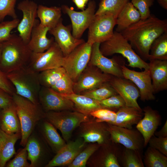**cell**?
<instances>
[{"label": "cell", "instance_id": "6da1fadb", "mask_svg": "<svg viewBox=\"0 0 167 167\" xmlns=\"http://www.w3.org/2000/svg\"><path fill=\"white\" fill-rule=\"evenodd\" d=\"M167 31V20L151 15L146 19H140L120 33L146 61L149 60L150 47L154 41Z\"/></svg>", "mask_w": 167, "mask_h": 167}, {"label": "cell", "instance_id": "7a4b0ae2", "mask_svg": "<svg viewBox=\"0 0 167 167\" xmlns=\"http://www.w3.org/2000/svg\"><path fill=\"white\" fill-rule=\"evenodd\" d=\"M32 53L19 35L11 34L2 42L0 69L7 74L28 66Z\"/></svg>", "mask_w": 167, "mask_h": 167}, {"label": "cell", "instance_id": "3957f363", "mask_svg": "<svg viewBox=\"0 0 167 167\" xmlns=\"http://www.w3.org/2000/svg\"><path fill=\"white\" fill-rule=\"evenodd\" d=\"M12 97L21 126L20 144L24 147L37 124L45 118V112L40 104H35L16 93Z\"/></svg>", "mask_w": 167, "mask_h": 167}, {"label": "cell", "instance_id": "277c9868", "mask_svg": "<svg viewBox=\"0 0 167 167\" xmlns=\"http://www.w3.org/2000/svg\"><path fill=\"white\" fill-rule=\"evenodd\" d=\"M6 75L15 88L16 94L39 104V95L41 86L38 73L27 66Z\"/></svg>", "mask_w": 167, "mask_h": 167}, {"label": "cell", "instance_id": "5b68a950", "mask_svg": "<svg viewBox=\"0 0 167 167\" xmlns=\"http://www.w3.org/2000/svg\"><path fill=\"white\" fill-rule=\"evenodd\" d=\"M100 49L106 57L115 54H121L127 59L128 66L138 68L142 70L143 69H149L148 63L136 53L129 42L120 32L114 31L109 39L101 43Z\"/></svg>", "mask_w": 167, "mask_h": 167}, {"label": "cell", "instance_id": "8992f818", "mask_svg": "<svg viewBox=\"0 0 167 167\" xmlns=\"http://www.w3.org/2000/svg\"><path fill=\"white\" fill-rule=\"evenodd\" d=\"M65 110L45 113V119L61 132L63 139L68 142L74 130L81 124L89 121L88 115L77 111Z\"/></svg>", "mask_w": 167, "mask_h": 167}, {"label": "cell", "instance_id": "52a82bcc", "mask_svg": "<svg viewBox=\"0 0 167 167\" xmlns=\"http://www.w3.org/2000/svg\"><path fill=\"white\" fill-rule=\"evenodd\" d=\"M92 45L87 42L78 46L64 58L62 66L74 82L88 65Z\"/></svg>", "mask_w": 167, "mask_h": 167}, {"label": "cell", "instance_id": "ba28073f", "mask_svg": "<svg viewBox=\"0 0 167 167\" xmlns=\"http://www.w3.org/2000/svg\"><path fill=\"white\" fill-rule=\"evenodd\" d=\"M64 56L55 41L45 51L32 53L28 66L38 73L49 69L62 67Z\"/></svg>", "mask_w": 167, "mask_h": 167}, {"label": "cell", "instance_id": "9c48e42d", "mask_svg": "<svg viewBox=\"0 0 167 167\" xmlns=\"http://www.w3.org/2000/svg\"><path fill=\"white\" fill-rule=\"evenodd\" d=\"M117 18L107 14L95 15L88 28V43H102L109 39L113 34V28L116 25Z\"/></svg>", "mask_w": 167, "mask_h": 167}, {"label": "cell", "instance_id": "30bf717a", "mask_svg": "<svg viewBox=\"0 0 167 167\" xmlns=\"http://www.w3.org/2000/svg\"><path fill=\"white\" fill-rule=\"evenodd\" d=\"M25 146L31 167H45L49 161V147L36 127L28 137Z\"/></svg>", "mask_w": 167, "mask_h": 167}, {"label": "cell", "instance_id": "8fae6325", "mask_svg": "<svg viewBox=\"0 0 167 167\" xmlns=\"http://www.w3.org/2000/svg\"><path fill=\"white\" fill-rule=\"evenodd\" d=\"M96 5L94 1H90L87 7L81 11H75L72 7L63 5L62 10L68 15L72 24V35L75 38L80 39L85 31L88 28L94 18Z\"/></svg>", "mask_w": 167, "mask_h": 167}, {"label": "cell", "instance_id": "7c38bea8", "mask_svg": "<svg viewBox=\"0 0 167 167\" xmlns=\"http://www.w3.org/2000/svg\"><path fill=\"white\" fill-rule=\"evenodd\" d=\"M100 44L96 42L92 45L88 65L96 66L105 73L123 78L121 66L125 62L123 58L120 56H115L111 58H107L100 50Z\"/></svg>", "mask_w": 167, "mask_h": 167}, {"label": "cell", "instance_id": "4fadbf2b", "mask_svg": "<svg viewBox=\"0 0 167 167\" xmlns=\"http://www.w3.org/2000/svg\"><path fill=\"white\" fill-rule=\"evenodd\" d=\"M112 75L105 73L96 66L88 65L74 83V93L80 94L109 82Z\"/></svg>", "mask_w": 167, "mask_h": 167}, {"label": "cell", "instance_id": "5bb4252c", "mask_svg": "<svg viewBox=\"0 0 167 167\" xmlns=\"http://www.w3.org/2000/svg\"><path fill=\"white\" fill-rule=\"evenodd\" d=\"M108 125L111 140L122 145L125 148L141 151L144 147V139L137 129H128L114 125Z\"/></svg>", "mask_w": 167, "mask_h": 167}, {"label": "cell", "instance_id": "9a60e30c", "mask_svg": "<svg viewBox=\"0 0 167 167\" xmlns=\"http://www.w3.org/2000/svg\"><path fill=\"white\" fill-rule=\"evenodd\" d=\"M39 104L46 113L75 109L74 103L51 88L41 87L39 93Z\"/></svg>", "mask_w": 167, "mask_h": 167}, {"label": "cell", "instance_id": "2e32d148", "mask_svg": "<svg viewBox=\"0 0 167 167\" xmlns=\"http://www.w3.org/2000/svg\"><path fill=\"white\" fill-rule=\"evenodd\" d=\"M125 64L121 66L123 78L131 81L137 87L140 100L143 101L154 100L155 97L149 69L137 71L129 69Z\"/></svg>", "mask_w": 167, "mask_h": 167}, {"label": "cell", "instance_id": "e0dca14e", "mask_svg": "<svg viewBox=\"0 0 167 167\" xmlns=\"http://www.w3.org/2000/svg\"><path fill=\"white\" fill-rule=\"evenodd\" d=\"M79 126L80 136L86 143H96L101 146L111 141L108 123L106 122L89 120Z\"/></svg>", "mask_w": 167, "mask_h": 167}, {"label": "cell", "instance_id": "ac0fdd59", "mask_svg": "<svg viewBox=\"0 0 167 167\" xmlns=\"http://www.w3.org/2000/svg\"><path fill=\"white\" fill-rule=\"evenodd\" d=\"M38 5L35 2L24 0L18 4L17 8L23 13V18L17 28L19 35L27 44L29 41L31 33L37 17Z\"/></svg>", "mask_w": 167, "mask_h": 167}, {"label": "cell", "instance_id": "d6986e66", "mask_svg": "<svg viewBox=\"0 0 167 167\" xmlns=\"http://www.w3.org/2000/svg\"><path fill=\"white\" fill-rule=\"evenodd\" d=\"M109 83L124 100L126 106L134 107L143 111L137 101L140 96L139 89L132 82L123 77L112 76Z\"/></svg>", "mask_w": 167, "mask_h": 167}, {"label": "cell", "instance_id": "ffe728a7", "mask_svg": "<svg viewBox=\"0 0 167 167\" xmlns=\"http://www.w3.org/2000/svg\"><path fill=\"white\" fill-rule=\"evenodd\" d=\"M71 28L70 25H64L61 19L54 28L49 31L54 36L55 41L59 47L64 57L85 42L83 39L74 37L71 33Z\"/></svg>", "mask_w": 167, "mask_h": 167}, {"label": "cell", "instance_id": "44dd1931", "mask_svg": "<svg viewBox=\"0 0 167 167\" xmlns=\"http://www.w3.org/2000/svg\"><path fill=\"white\" fill-rule=\"evenodd\" d=\"M86 143L81 138L68 142L56 154L45 167L68 165L83 150Z\"/></svg>", "mask_w": 167, "mask_h": 167}, {"label": "cell", "instance_id": "7402d4cb", "mask_svg": "<svg viewBox=\"0 0 167 167\" xmlns=\"http://www.w3.org/2000/svg\"><path fill=\"white\" fill-rule=\"evenodd\" d=\"M142 110L144 117L136 124V128L143 137L144 147H145L158 127L161 124V118L158 111L150 106L145 107Z\"/></svg>", "mask_w": 167, "mask_h": 167}, {"label": "cell", "instance_id": "603a6c76", "mask_svg": "<svg viewBox=\"0 0 167 167\" xmlns=\"http://www.w3.org/2000/svg\"><path fill=\"white\" fill-rule=\"evenodd\" d=\"M50 29L42 26L36 19L31 33L30 39L28 45L33 53L43 52L47 50L54 41V38L47 36Z\"/></svg>", "mask_w": 167, "mask_h": 167}, {"label": "cell", "instance_id": "cb8c5ba5", "mask_svg": "<svg viewBox=\"0 0 167 167\" xmlns=\"http://www.w3.org/2000/svg\"><path fill=\"white\" fill-rule=\"evenodd\" d=\"M150 71L154 93L167 89V60H149Z\"/></svg>", "mask_w": 167, "mask_h": 167}, {"label": "cell", "instance_id": "d4e9b609", "mask_svg": "<svg viewBox=\"0 0 167 167\" xmlns=\"http://www.w3.org/2000/svg\"><path fill=\"white\" fill-rule=\"evenodd\" d=\"M36 128L52 151L56 154L66 144L56 128L45 119L41 120Z\"/></svg>", "mask_w": 167, "mask_h": 167}, {"label": "cell", "instance_id": "484cf974", "mask_svg": "<svg viewBox=\"0 0 167 167\" xmlns=\"http://www.w3.org/2000/svg\"><path fill=\"white\" fill-rule=\"evenodd\" d=\"M96 159V164L103 167H120L119 157L122 149L120 144L111 141L101 145Z\"/></svg>", "mask_w": 167, "mask_h": 167}, {"label": "cell", "instance_id": "4316f807", "mask_svg": "<svg viewBox=\"0 0 167 167\" xmlns=\"http://www.w3.org/2000/svg\"><path fill=\"white\" fill-rule=\"evenodd\" d=\"M0 128L10 135L21 133L20 122L13 102L7 107L0 109Z\"/></svg>", "mask_w": 167, "mask_h": 167}, {"label": "cell", "instance_id": "83f0119b", "mask_svg": "<svg viewBox=\"0 0 167 167\" xmlns=\"http://www.w3.org/2000/svg\"><path fill=\"white\" fill-rule=\"evenodd\" d=\"M21 133L10 135L0 128V167H4L16 153L15 145L21 138Z\"/></svg>", "mask_w": 167, "mask_h": 167}, {"label": "cell", "instance_id": "f1b7e54d", "mask_svg": "<svg viewBox=\"0 0 167 167\" xmlns=\"http://www.w3.org/2000/svg\"><path fill=\"white\" fill-rule=\"evenodd\" d=\"M116 113V119L113 125L128 129H132V126L137 124L143 115V111L126 105L118 109Z\"/></svg>", "mask_w": 167, "mask_h": 167}, {"label": "cell", "instance_id": "f546056e", "mask_svg": "<svg viewBox=\"0 0 167 167\" xmlns=\"http://www.w3.org/2000/svg\"><path fill=\"white\" fill-rule=\"evenodd\" d=\"M61 94L74 103L76 111L85 114L90 115L92 112L102 108L98 101L81 94Z\"/></svg>", "mask_w": 167, "mask_h": 167}, {"label": "cell", "instance_id": "4dcf8cb0", "mask_svg": "<svg viewBox=\"0 0 167 167\" xmlns=\"http://www.w3.org/2000/svg\"><path fill=\"white\" fill-rule=\"evenodd\" d=\"M140 19L139 11L129 1L117 18V27L115 31L121 32Z\"/></svg>", "mask_w": 167, "mask_h": 167}, {"label": "cell", "instance_id": "1f68e13d", "mask_svg": "<svg viewBox=\"0 0 167 167\" xmlns=\"http://www.w3.org/2000/svg\"><path fill=\"white\" fill-rule=\"evenodd\" d=\"M62 11L60 7H48L39 5L37 7V17L41 25L50 29L54 28L62 19Z\"/></svg>", "mask_w": 167, "mask_h": 167}, {"label": "cell", "instance_id": "d6a6232c", "mask_svg": "<svg viewBox=\"0 0 167 167\" xmlns=\"http://www.w3.org/2000/svg\"><path fill=\"white\" fill-rule=\"evenodd\" d=\"M119 164L124 167H144L141 151L122 148L119 158Z\"/></svg>", "mask_w": 167, "mask_h": 167}, {"label": "cell", "instance_id": "836d02e7", "mask_svg": "<svg viewBox=\"0 0 167 167\" xmlns=\"http://www.w3.org/2000/svg\"><path fill=\"white\" fill-rule=\"evenodd\" d=\"M129 0H100L99 7L95 15L107 14L112 15L117 18Z\"/></svg>", "mask_w": 167, "mask_h": 167}, {"label": "cell", "instance_id": "e575fe53", "mask_svg": "<svg viewBox=\"0 0 167 167\" xmlns=\"http://www.w3.org/2000/svg\"><path fill=\"white\" fill-rule=\"evenodd\" d=\"M66 72L62 67L48 69L38 73L41 87L51 88Z\"/></svg>", "mask_w": 167, "mask_h": 167}, {"label": "cell", "instance_id": "d590c367", "mask_svg": "<svg viewBox=\"0 0 167 167\" xmlns=\"http://www.w3.org/2000/svg\"><path fill=\"white\" fill-rule=\"evenodd\" d=\"M167 60V31L156 38L150 47L149 60Z\"/></svg>", "mask_w": 167, "mask_h": 167}, {"label": "cell", "instance_id": "8d00e7d4", "mask_svg": "<svg viewBox=\"0 0 167 167\" xmlns=\"http://www.w3.org/2000/svg\"><path fill=\"white\" fill-rule=\"evenodd\" d=\"M143 162L146 167H167V156L149 146L145 152Z\"/></svg>", "mask_w": 167, "mask_h": 167}, {"label": "cell", "instance_id": "74e56055", "mask_svg": "<svg viewBox=\"0 0 167 167\" xmlns=\"http://www.w3.org/2000/svg\"><path fill=\"white\" fill-rule=\"evenodd\" d=\"M80 94L100 101L118 94L109 82L97 88L84 92Z\"/></svg>", "mask_w": 167, "mask_h": 167}, {"label": "cell", "instance_id": "f35d334b", "mask_svg": "<svg viewBox=\"0 0 167 167\" xmlns=\"http://www.w3.org/2000/svg\"><path fill=\"white\" fill-rule=\"evenodd\" d=\"M101 145L97 143L89 145L82 151L73 161L68 166L69 167H85L90 157L95 152Z\"/></svg>", "mask_w": 167, "mask_h": 167}, {"label": "cell", "instance_id": "ab89813d", "mask_svg": "<svg viewBox=\"0 0 167 167\" xmlns=\"http://www.w3.org/2000/svg\"><path fill=\"white\" fill-rule=\"evenodd\" d=\"M74 82L66 73L51 88L62 94L74 93L73 86Z\"/></svg>", "mask_w": 167, "mask_h": 167}, {"label": "cell", "instance_id": "60d3db41", "mask_svg": "<svg viewBox=\"0 0 167 167\" xmlns=\"http://www.w3.org/2000/svg\"><path fill=\"white\" fill-rule=\"evenodd\" d=\"M90 115L96 118L98 122H105L113 125L116 117V112L111 109L102 108L91 112Z\"/></svg>", "mask_w": 167, "mask_h": 167}, {"label": "cell", "instance_id": "b9f144b4", "mask_svg": "<svg viewBox=\"0 0 167 167\" xmlns=\"http://www.w3.org/2000/svg\"><path fill=\"white\" fill-rule=\"evenodd\" d=\"M14 158L8 161L6 167H31L30 163L28 161V152L25 146L19 149Z\"/></svg>", "mask_w": 167, "mask_h": 167}, {"label": "cell", "instance_id": "7bdbcfd3", "mask_svg": "<svg viewBox=\"0 0 167 167\" xmlns=\"http://www.w3.org/2000/svg\"><path fill=\"white\" fill-rule=\"evenodd\" d=\"M17 0H0V22L7 16L13 19L17 18L15 10Z\"/></svg>", "mask_w": 167, "mask_h": 167}, {"label": "cell", "instance_id": "ee69618b", "mask_svg": "<svg viewBox=\"0 0 167 167\" xmlns=\"http://www.w3.org/2000/svg\"><path fill=\"white\" fill-rule=\"evenodd\" d=\"M19 22V19L17 18L0 22V42L5 41L10 38L12 34L11 32L17 28Z\"/></svg>", "mask_w": 167, "mask_h": 167}, {"label": "cell", "instance_id": "f6af8a7d", "mask_svg": "<svg viewBox=\"0 0 167 167\" xmlns=\"http://www.w3.org/2000/svg\"><path fill=\"white\" fill-rule=\"evenodd\" d=\"M154 1V0H131V2L139 11L141 19H144L151 16L150 8Z\"/></svg>", "mask_w": 167, "mask_h": 167}, {"label": "cell", "instance_id": "bcb514c9", "mask_svg": "<svg viewBox=\"0 0 167 167\" xmlns=\"http://www.w3.org/2000/svg\"><path fill=\"white\" fill-rule=\"evenodd\" d=\"M98 102L102 108L109 109H118L125 105L124 101L118 94Z\"/></svg>", "mask_w": 167, "mask_h": 167}, {"label": "cell", "instance_id": "7dc6e473", "mask_svg": "<svg viewBox=\"0 0 167 167\" xmlns=\"http://www.w3.org/2000/svg\"><path fill=\"white\" fill-rule=\"evenodd\" d=\"M149 146L167 156V137H158L153 135L149 140Z\"/></svg>", "mask_w": 167, "mask_h": 167}, {"label": "cell", "instance_id": "c3c4849f", "mask_svg": "<svg viewBox=\"0 0 167 167\" xmlns=\"http://www.w3.org/2000/svg\"><path fill=\"white\" fill-rule=\"evenodd\" d=\"M0 88L12 96L16 93L15 88L8 79L6 74L0 69Z\"/></svg>", "mask_w": 167, "mask_h": 167}, {"label": "cell", "instance_id": "681fc988", "mask_svg": "<svg viewBox=\"0 0 167 167\" xmlns=\"http://www.w3.org/2000/svg\"><path fill=\"white\" fill-rule=\"evenodd\" d=\"M13 104L12 96L0 88V109L6 108Z\"/></svg>", "mask_w": 167, "mask_h": 167}, {"label": "cell", "instance_id": "f907efd6", "mask_svg": "<svg viewBox=\"0 0 167 167\" xmlns=\"http://www.w3.org/2000/svg\"><path fill=\"white\" fill-rule=\"evenodd\" d=\"M154 134L157 137H167V120H166L165 124L161 129L158 131L155 132Z\"/></svg>", "mask_w": 167, "mask_h": 167}, {"label": "cell", "instance_id": "816d5d0a", "mask_svg": "<svg viewBox=\"0 0 167 167\" xmlns=\"http://www.w3.org/2000/svg\"><path fill=\"white\" fill-rule=\"evenodd\" d=\"M77 8L82 11L84 10L87 3L83 0H72Z\"/></svg>", "mask_w": 167, "mask_h": 167}, {"label": "cell", "instance_id": "f5cc1de1", "mask_svg": "<svg viewBox=\"0 0 167 167\" xmlns=\"http://www.w3.org/2000/svg\"><path fill=\"white\" fill-rule=\"evenodd\" d=\"M159 5L165 10L167 9V0H157Z\"/></svg>", "mask_w": 167, "mask_h": 167}, {"label": "cell", "instance_id": "db71d44e", "mask_svg": "<svg viewBox=\"0 0 167 167\" xmlns=\"http://www.w3.org/2000/svg\"><path fill=\"white\" fill-rule=\"evenodd\" d=\"M2 42H0V61L1 57L2 50Z\"/></svg>", "mask_w": 167, "mask_h": 167}, {"label": "cell", "instance_id": "11a10c76", "mask_svg": "<svg viewBox=\"0 0 167 167\" xmlns=\"http://www.w3.org/2000/svg\"><path fill=\"white\" fill-rule=\"evenodd\" d=\"M84 0L86 3H87L90 0Z\"/></svg>", "mask_w": 167, "mask_h": 167}]
</instances>
